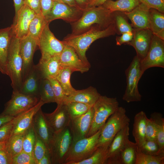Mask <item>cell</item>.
<instances>
[{"instance_id":"obj_3","label":"cell","mask_w":164,"mask_h":164,"mask_svg":"<svg viewBox=\"0 0 164 164\" xmlns=\"http://www.w3.org/2000/svg\"><path fill=\"white\" fill-rule=\"evenodd\" d=\"M130 121V119L126 114L125 109L122 107H119L108 118L102 128L97 148L109 147L117 134L129 124Z\"/></svg>"},{"instance_id":"obj_11","label":"cell","mask_w":164,"mask_h":164,"mask_svg":"<svg viewBox=\"0 0 164 164\" xmlns=\"http://www.w3.org/2000/svg\"><path fill=\"white\" fill-rule=\"evenodd\" d=\"M153 34L148 51L145 57L140 61L142 73L154 67L164 68V41Z\"/></svg>"},{"instance_id":"obj_29","label":"cell","mask_w":164,"mask_h":164,"mask_svg":"<svg viewBox=\"0 0 164 164\" xmlns=\"http://www.w3.org/2000/svg\"><path fill=\"white\" fill-rule=\"evenodd\" d=\"M150 29L153 34L164 40V14L150 9Z\"/></svg>"},{"instance_id":"obj_2","label":"cell","mask_w":164,"mask_h":164,"mask_svg":"<svg viewBox=\"0 0 164 164\" xmlns=\"http://www.w3.org/2000/svg\"><path fill=\"white\" fill-rule=\"evenodd\" d=\"M114 23L113 12L102 5L88 7L83 9V14L79 19L70 24L71 34H81L95 25L105 29Z\"/></svg>"},{"instance_id":"obj_41","label":"cell","mask_w":164,"mask_h":164,"mask_svg":"<svg viewBox=\"0 0 164 164\" xmlns=\"http://www.w3.org/2000/svg\"><path fill=\"white\" fill-rule=\"evenodd\" d=\"M138 148L141 151L145 154L153 156H162L160 154L156 140H146Z\"/></svg>"},{"instance_id":"obj_54","label":"cell","mask_w":164,"mask_h":164,"mask_svg":"<svg viewBox=\"0 0 164 164\" xmlns=\"http://www.w3.org/2000/svg\"><path fill=\"white\" fill-rule=\"evenodd\" d=\"M15 117L0 114V127L4 124L11 121Z\"/></svg>"},{"instance_id":"obj_30","label":"cell","mask_w":164,"mask_h":164,"mask_svg":"<svg viewBox=\"0 0 164 164\" xmlns=\"http://www.w3.org/2000/svg\"><path fill=\"white\" fill-rule=\"evenodd\" d=\"M150 118L154 123L156 128V141L160 154L164 156V118L162 114L158 112L152 114Z\"/></svg>"},{"instance_id":"obj_47","label":"cell","mask_w":164,"mask_h":164,"mask_svg":"<svg viewBox=\"0 0 164 164\" xmlns=\"http://www.w3.org/2000/svg\"><path fill=\"white\" fill-rule=\"evenodd\" d=\"M149 9H153L164 13V0H138Z\"/></svg>"},{"instance_id":"obj_40","label":"cell","mask_w":164,"mask_h":164,"mask_svg":"<svg viewBox=\"0 0 164 164\" xmlns=\"http://www.w3.org/2000/svg\"><path fill=\"white\" fill-rule=\"evenodd\" d=\"M35 141V133L32 125L23 134L22 151L32 155Z\"/></svg>"},{"instance_id":"obj_9","label":"cell","mask_w":164,"mask_h":164,"mask_svg":"<svg viewBox=\"0 0 164 164\" xmlns=\"http://www.w3.org/2000/svg\"><path fill=\"white\" fill-rule=\"evenodd\" d=\"M39 100L37 96L13 91L11 98L5 104L4 110L1 114L15 117L35 105Z\"/></svg>"},{"instance_id":"obj_52","label":"cell","mask_w":164,"mask_h":164,"mask_svg":"<svg viewBox=\"0 0 164 164\" xmlns=\"http://www.w3.org/2000/svg\"><path fill=\"white\" fill-rule=\"evenodd\" d=\"M52 161L48 149L43 157L39 161L37 164H51Z\"/></svg>"},{"instance_id":"obj_59","label":"cell","mask_w":164,"mask_h":164,"mask_svg":"<svg viewBox=\"0 0 164 164\" xmlns=\"http://www.w3.org/2000/svg\"><path fill=\"white\" fill-rule=\"evenodd\" d=\"M53 1H56L59 2H63L61 0H53Z\"/></svg>"},{"instance_id":"obj_48","label":"cell","mask_w":164,"mask_h":164,"mask_svg":"<svg viewBox=\"0 0 164 164\" xmlns=\"http://www.w3.org/2000/svg\"><path fill=\"white\" fill-rule=\"evenodd\" d=\"M121 34V36L116 37V44L118 46H121L124 43L126 44L131 41L133 36L134 31L125 32Z\"/></svg>"},{"instance_id":"obj_39","label":"cell","mask_w":164,"mask_h":164,"mask_svg":"<svg viewBox=\"0 0 164 164\" xmlns=\"http://www.w3.org/2000/svg\"><path fill=\"white\" fill-rule=\"evenodd\" d=\"M114 23L116 33L121 34L127 32H132L134 31L131 25L129 24L123 14L117 12H113Z\"/></svg>"},{"instance_id":"obj_46","label":"cell","mask_w":164,"mask_h":164,"mask_svg":"<svg viewBox=\"0 0 164 164\" xmlns=\"http://www.w3.org/2000/svg\"><path fill=\"white\" fill-rule=\"evenodd\" d=\"M146 140H156L157 131L155 125L150 118H148L145 129Z\"/></svg>"},{"instance_id":"obj_53","label":"cell","mask_w":164,"mask_h":164,"mask_svg":"<svg viewBox=\"0 0 164 164\" xmlns=\"http://www.w3.org/2000/svg\"><path fill=\"white\" fill-rule=\"evenodd\" d=\"M92 0H75L76 3L79 8L84 9L88 7Z\"/></svg>"},{"instance_id":"obj_21","label":"cell","mask_w":164,"mask_h":164,"mask_svg":"<svg viewBox=\"0 0 164 164\" xmlns=\"http://www.w3.org/2000/svg\"><path fill=\"white\" fill-rule=\"evenodd\" d=\"M150 9L140 4L131 11L123 12L131 21L134 29H150Z\"/></svg>"},{"instance_id":"obj_57","label":"cell","mask_w":164,"mask_h":164,"mask_svg":"<svg viewBox=\"0 0 164 164\" xmlns=\"http://www.w3.org/2000/svg\"><path fill=\"white\" fill-rule=\"evenodd\" d=\"M62 2L67 5L71 6L78 7L75 0H61Z\"/></svg>"},{"instance_id":"obj_15","label":"cell","mask_w":164,"mask_h":164,"mask_svg":"<svg viewBox=\"0 0 164 164\" xmlns=\"http://www.w3.org/2000/svg\"><path fill=\"white\" fill-rule=\"evenodd\" d=\"M38 42L29 34L20 40V50L23 61L22 81L34 65L33 57L38 47Z\"/></svg>"},{"instance_id":"obj_34","label":"cell","mask_w":164,"mask_h":164,"mask_svg":"<svg viewBox=\"0 0 164 164\" xmlns=\"http://www.w3.org/2000/svg\"><path fill=\"white\" fill-rule=\"evenodd\" d=\"M39 96L40 99L45 104L56 103L54 94L49 79H42L39 87Z\"/></svg>"},{"instance_id":"obj_43","label":"cell","mask_w":164,"mask_h":164,"mask_svg":"<svg viewBox=\"0 0 164 164\" xmlns=\"http://www.w3.org/2000/svg\"><path fill=\"white\" fill-rule=\"evenodd\" d=\"M49 80L51 84L57 105L64 103L67 96L60 83L56 79Z\"/></svg>"},{"instance_id":"obj_38","label":"cell","mask_w":164,"mask_h":164,"mask_svg":"<svg viewBox=\"0 0 164 164\" xmlns=\"http://www.w3.org/2000/svg\"><path fill=\"white\" fill-rule=\"evenodd\" d=\"M164 156H153L141 151L138 146L135 164H164Z\"/></svg>"},{"instance_id":"obj_20","label":"cell","mask_w":164,"mask_h":164,"mask_svg":"<svg viewBox=\"0 0 164 164\" xmlns=\"http://www.w3.org/2000/svg\"><path fill=\"white\" fill-rule=\"evenodd\" d=\"M44 104L45 103L40 99L35 105L15 117L14 125L11 136L23 135L32 126L34 115Z\"/></svg>"},{"instance_id":"obj_22","label":"cell","mask_w":164,"mask_h":164,"mask_svg":"<svg viewBox=\"0 0 164 164\" xmlns=\"http://www.w3.org/2000/svg\"><path fill=\"white\" fill-rule=\"evenodd\" d=\"M32 126L35 133L44 142L47 148L54 133L46 121L41 108L34 115Z\"/></svg>"},{"instance_id":"obj_10","label":"cell","mask_w":164,"mask_h":164,"mask_svg":"<svg viewBox=\"0 0 164 164\" xmlns=\"http://www.w3.org/2000/svg\"><path fill=\"white\" fill-rule=\"evenodd\" d=\"M49 23L44 27L39 39L38 47L41 53L40 60L60 56L64 46L63 41L57 39L50 30Z\"/></svg>"},{"instance_id":"obj_51","label":"cell","mask_w":164,"mask_h":164,"mask_svg":"<svg viewBox=\"0 0 164 164\" xmlns=\"http://www.w3.org/2000/svg\"><path fill=\"white\" fill-rule=\"evenodd\" d=\"M12 158L5 149L0 150V164H12Z\"/></svg>"},{"instance_id":"obj_33","label":"cell","mask_w":164,"mask_h":164,"mask_svg":"<svg viewBox=\"0 0 164 164\" xmlns=\"http://www.w3.org/2000/svg\"><path fill=\"white\" fill-rule=\"evenodd\" d=\"M73 72L69 68H63L56 79L60 83L67 97L76 90L71 85L70 81L71 75Z\"/></svg>"},{"instance_id":"obj_31","label":"cell","mask_w":164,"mask_h":164,"mask_svg":"<svg viewBox=\"0 0 164 164\" xmlns=\"http://www.w3.org/2000/svg\"><path fill=\"white\" fill-rule=\"evenodd\" d=\"M48 22L42 14H36L29 25V35L39 40L40 35Z\"/></svg>"},{"instance_id":"obj_45","label":"cell","mask_w":164,"mask_h":164,"mask_svg":"<svg viewBox=\"0 0 164 164\" xmlns=\"http://www.w3.org/2000/svg\"><path fill=\"white\" fill-rule=\"evenodd\" d=\"M14 118L0 127V142H5L10 136L14 125Z\"/></svg>"},{"instance_id":"obj_26","label":"cell","mask_w":164,"mask_h":164,"mask_svg":"<svg viewBox=\"0 0 164 164\" xmlns=\"http://www.w3.org/2000/svg\"><path fill=\"white\" fill-rule=\"evenodd\" d=\"M100 95L97 89L91 86L81 90H76L70 95L67 97L64 104L77 101L93 106Z\"/></svg>"},{"instance_id":"obj_7","label":"cell","mask_w":164,"mask_h":164,"mask_svg":"<svg viewBox=\"0 0 164 164\" xmlns=\"http://www.w3.org/2000/svg\"><path fill=\"white\" fill-rule=\"evenodd\" d=\"M119 107V103L116 97L101 95L93 106L94 115L87 137L93 135L101 128Z\"/></svg>"},{"instance_id":"obj_18","label":"cell","mask_w":164,"mask_h":164,"mask_svg":"<svg viewBox=\"0 0 164 164\" xmlns=\"http://www.w3.org/2000/svg\"><path fill=\"white\" fill-rule=\"evenodd\" d=\"M44 114L54 133L59 132L70 125L71 118L66 106L64 103L57 105L52 113Z\"/></svg>"},{"instance_id":"obj_58","label":"cell","mask_w":164,"mask_h":164,"mask_svg":"<svg viewBox=\"0 0 164 164\" xmlns=\"http://www.w3.org/2000/svg\"><path fill=\"white\" fill-rule=\"evenodd\" d=\"M5 148V142H0V150Z\"/></svg>"},{"instance_id":"obj_12","label":"cell","mask_w":164,"mask_h":164,"mask_svg":"<svg viewBox=\"0 0 164 164\" xmlns=\"http://www.w3.org/2000/svg\"><path fill=\"white\" fill-rule=\"evenodd\" d=\"M83 10V9L71 6L63 2L53 1L51 9L44 18L49 23L55 19H61L70 24L79 19Z\"/></svg>"},{"instance_id":"obj_19","label":"cell","mask_w":164,"mask_h":164,"mask_svg":"<svg viewBox=\"0 0 164 164\" xmlns=\"http://www.w3.org/2000/svg\"><path fill=\"white\" fill-rule=\"evenodd\" d=\"M153 34L151 31L149 29H134L132 39L126 44L134 48L136 52V56L140 61L147 55Z\"/></svg>"},{"instance_id":"obj_56","label":"cell","mask_w":164,"mask_h":164,"mask_svg":"<svg viewBox=\"0 0 164 164\" xmlns=\"http://www.w3.org/2000/svg\"><path fill=\"white\" fill-rule=\"evenodd\" d=\"M107 0H92L88 7L97 6L102 5Z\"/></svg>"},{"instance_id":"obj_50","label":"cell","mask_w":164,"mask_h":164,"mask_svg":"<svg viewBox=\"0 0 164 164\" xmlns=\"http://www.w3.org/2000/svg\"><path fill=\"white\" fill-rule=\"evenodd\" d=\"M53 0H41V14L44 17L50 12L53 5Z\"/></svg>"},{"instance_id":"obj_27","label":"cell","mask_w":164,"mask_h":164,"mask_svg":"<svg viewBox=\"0 0 164 164\" xmlns=\"http://www.w3.org/2000/svg\"><path fill=\"white\" fill-rule=\"evenodd\" d=\"M144 112L137 113L134 118L132 135L138 147L145 141V129L147 119Z\"/></svg>"},{"instance_id":"obj_14","label":"cell","mask_w":164,"mask_h":164,"mask_svg":"<svg viewBox=\"0 0 164 164\" xmlns=\"http://www.w3.org/2000/svg\"><path fill=\"white\" fill-rule=\"evenodd\" d=\"M36 13L28 6L24 4L15 15L13 26L14 36L19 40L29 34L30 22Z\"/></svg>"},{"instance_id":"obj_5","label":"cell","mask_w":164,"mask_h":164,"mask_svg":"<svg viewBox=\"0 0 164 164\" xmlns=\"http://www.w3.org/2000/svg\"><path fill=\"white\" fill-rule=\"evenodd\" d=\"M101 128L91 136L73 141L64 164H76L91 156L97 148Z\"/></svg>"},{"instance_id":"obj_32","label":"cell","mask_w":164,"mask_h":164,"mask_svg":"<svg viewBox=\"0 0 164 164\" xmlns=\"http://www.w3.org/2000/svg\"><path fill=\"white\" fill-rule=\"evenodd\" d=\"M23 135L11 136L5 142V149L13 158L22 151Z\"/></svg>"},{"instance_id":"obj_49","label":"cell","mask_w":164,"mask_h":164,"mask_svg":"<svg viewBox=\"0 0 164 164\" xmlns=\"http://www.w3.org/2000/svg\"><path fill=\"white\" fill-rule=\"evenodd\" d=\"M24 4L28 6L36 14H42L41 0H23Z\"/></svg>"},{"instance_id":"obj_42","label":"cell","mask_w":164,"mask_h":164,"mask_svg":"<svg viewBox=\"0 0 164 164\" xmlns=\"http://www.w3.org/2000/svg\"><path fill=\"white\" fill-rule=\"evenodd\" d=\"M35 135L36 141L32 152V155L36 164H37L39 161L45 154L48 149L44 142L36 133Z\"/></svg>"},{"instance_id":"obj_44","label":"cell","mask_w":164,"mask_h":164,"mask_svg":"<svg viewBox=\"0 0 164 164\" xmlns=\"http://www.w3.org/2000/svg\"><path fill=\"white\" fill-rule=\"evenodd\" d=\"M12 164H36L32 154L23 151L12 158Z\"/></svg>"},{"instance_id":"obj_1","label":"cell","mask_w":164,"mask_h":164,"mask_svg":"<svg viewBox=\"0 0 164 164\" xmlns=\"http://www.w3.org/2000/svg\"><path fill=\"white\" fill-rule=\"evenodd\" d=\"M116 33L114 23L105 29L95 25L79 35L68 34L64 38L63 41L65 44L72 47L80 59L91 66L86 55V52L90 45L97 39L114 35Z\"/></svg>"},{"instance_id":"obj_55","label":"cell","mask_w":164,"mask_h":164,"mask_svg":"<svg viewBox=\"0 0 164 164\" xmlns=\"http://www.w3.org/2000/svg\"><path fill=\"white\" fill-rule=\"evenodd\" d=\"M15 12V15L24 5L23 0H13Z\"/></svg>"},{"instance_id":"obj_36","label":"cell","mask_w":164,"mask_h":164,"mask_svg":"<svg viewBox=\"0 0 164 164\" xmlns=\"http://www.w3.org/2000/svg\"><path fill=\"white\" fill-rule=\"evenodd\" d=\"M71 120L78 118L87 113L93 106L85 103L70 101L65 104Z\"/></svg>"},{"instance_id":"obj_17","label":"cell","mask_w":164,"mask_h":164,"mask_svg":"<svg viewBox=\"0 0 164 164\" xmlns=\"http://www.w3.org/2000/svg\"><path fill=\"white\" fill-rule=\"evenodd\" d=\"M93 106L84 114L71 120L69 126L73 138L75 141L87 137L94 115Z\"/></svg>"},{"instance_id":"obj_6","label":"cell","mask_w":164,"mask_h":164,"mask_svg":"<svg viewBox=\"0 0 164 164\" xmlns=\"http://www.w3.org/2000/svg\"><path fill=\"white\" fill-rule=\"evenodd\" d=\"M73 141V136L69 126L54 133L47 148L52 164H64Z\"/></svg>"},{"instance_id":"obj_23","label":"cell","mask_w":164,"mask_h":164,"mask_svg":"<svg viewBox=\"0 0 164 164\" xmlns=\"http://www.w3.org/2000/svg\"><path fill=\"white\" fill-rule=\"evenodd\" d=\"M14 35L12 25L0 29V72L7 75V64L9 49Z\"/></svg>"},{"instance_id":"obj_25","label":"cell","mask_w":164,"mask_h":164,"mask_svg":"<svg viewBox=\"0 0 164 164\" xmlns=\"http://www.w3.org/2000/svg\"><path fill=\"white\" fill-rule=\"evenodd\" d=\"M60 56L40 60L36 66L42 79H56L63 68L60 61Z\"/></svg>"},{"instance_id":"obj_24","label":"cell","mask_w":164,"mask_h":164,"mask_svg":"<svg viewBox=\"0 0 164 164\" xmlns=\"http://www.w3.org/2000/svg\"><path fill=\"white\" fill-rule=\"evenodd\" d=\"M42 79L37 67L34 65L23 81L19 91L25 94L39 97V89Z\"/></svg>"},{"instance_id":"obj_13","label":"cell","mask_w":164,"mask_h":164,"mask_svg":"<svg viewBox=\"0 0 164 164\" xmlns=\"http://www.w3.org/2000/svg\"><path fill=\"white\" fill-rule=\"evenodd\" d=\"M129 124L116 135L108 148L106 164H121L120 154L129 141Z\"/></svg>"},{"instance_id":"obj_16","label":"cell","mask_w":164,"mask_h":164,"mask_svg":"<svg viewBox=\"0 0 164 164\" xmlns=\"http://www.w3.org/2000/svg\"><path fill=\"white\" fill-rule=\"evenodd\" d=\"M60 61L63 68H68L73 72L78 71L82 73L87 72L91 67L80 59L72 47L65 44L60 56Z\"/></svg>"},{"instance_id":"obj_8","label":"cell","mask_w":164,"mask_h":164,"mask_svg":"<svg viewBox=\"0 0 164 164\" xmlns=\"http://www.w3.org/2000/svg\"><path fill=\"white\" fill-rule=\"evenodd\" d=\"M140 61L135 56L125 71L126 86L122 99L128 103L141 100L142 96L138 88L139 81L143 74L141 69Z\"/></svg>"},{"instance_id":"obj_35","label":"cell","mask_w":164,"mask_h":164,"mask_svg":"<svg viewBox=\"0 0 164 164\" xmlns=\"http://www.w3.org/2000/svg\"><path fill=\"white\" fill-rule=\"evenodd\" d=\"M108 148L98 147L89 158L76 164H106Z\"/></svg>"},{"instance_id":"obj_28","label":"cell","mask_w":164,"mask_h":164,"mask_svg":"<svg viewBox=\"0 0 164 164\" xmlns=\"http://www.w3.org/2000/svg\"><path fill=\"white\" fill-rule=\"evenodd\" d=\"M140 3L138 0H107L102 5L112 12H128L132 10Z\"/></svg>"},{"instance_id":"obj_4","label":"cell","mask_w":164,"mask_h":164,"mask_svg":"<svg viewBox=\"0 0 164 164\" xmlns=\"http://www.w3.org/2000/svg\"><path fill=\"white\" fill-rule=\"evenodd\" d=\"M23 61L20 50V40L13 35L10 43L7 64V75L13 91H19L22 82Z\"/></svg>"},{"instance_id":"obj_37","label":"cell","mask_w":164,"mask_h":164,"mask_svg":"<svg viewBox=\"0 0 164 164\" xmlns=\"http://www.w3.org/2000/svg\"><path fill=\"white\" fill-rule=\"evenodd\" d=\"M137 147L135 143L128 141L120 154L121 164H135Z\"/></svg>"}]
</instances>
